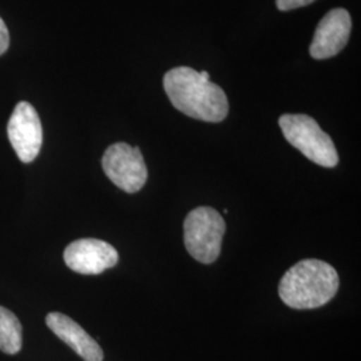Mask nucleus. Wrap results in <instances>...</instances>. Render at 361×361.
I'll list each match as a JSON object with an SVG mask.
<instances>
[{"label": "nucleus", "mask_w": 361, "mask_h": 361, "mask_svg": "<svg viewBox=\"0 0 361 361\" xmlns=\"http://www.w3.org/2000/svg\"><path fill=\"white\" fill-rule=\"evenodd\" d=\"M102 168L109 180L126 193L140 192L147 180V168L140 147L128 143H114L107 147Z\"/></svg>", "instance_id": "5"}, {"label": "nucleus", "mask_w": 361, "mask_h": 361, "mask_svg": "<svg viewBox=\"0 0 361 361\" xmlns=\"http://www.w3.org/2000/svg\"><path fill=\"white\" fill-rule=\"evenodd\" d=\"M164 89L171 104L194 119L217 123L229 113L225 91L210 82L207 71L185 66L171 68L164 77Z\"/></svg>", "instance_id": "1"}, {"label": "nucleus", "mask_w": 361, "mask_h": 361, "mask_svg": "<svg viewBox=\"0 0 361 361\" xmlns=\"http://www.w3.org/2000/svg\"><path fill=\"white\" fill-rule=\"evenodd\" d=\"M279 125L285 140L313 164L323 168H335L338 164L335 143L312 116L284 114L280 116Z\"/></svg>", "instance_id": "3"}, {"label": "nucleus", "mask_w": 361, "mask_h": 361, "mask_svg": "<svg viewBox=\"0 0 361 361\" xmlns=\"http://www.w3.org/2000/svg\"><path fill=\"white\" fill-rule=\"evenodd\" d=\"M350 28L352 20L347 10H331L316 28L310 47V56L314 59H328L337 55L347 46Z\"/></svg>", "instance_id": "8"}, {"label": "nucleus", "mask_w": 361, "mask_h": 361, "mask_svg": "<svg viewBox=\"0 0 361 361\" xmlns=\"http://www.w3.org/2000/svg\"><path fill=\"white\" fill-rule=\"evenodd\" d=\"M338 285L340 279L332 265L310 258L286 271L279 285V295L293 310H316L336 296Z\"/></svg>", "instance_id": "2"}, {"label": "nucleus", "mask_w": 361, "mask_h": 361, "mask_svg": "<svg viewBox=\"0 0 361 361\" xmlns=\"http://www.w3.org/2000/svg\"><path fill=\"white\" fill-rule=\"evenodd\" d=\"M313 1L314 0H276V4H277V8L281 11H290L300 7H305Z\"/></svg>", "instance_id": "11"}, {"label": "nucleus", "mask_w": 361, "mask_h": 361, "mask_svg": "<svg viewBox=\"0 0 361 361\" xmlns=\"http://www.w3.org/2000/svg\"><path fill=\"white\" fill-rule=\"evenodd\" d=\"M22 324L11 310L0 307V350L16 355L22 349Z\"/></svg>", "instance_id": "10"}, {"label": "nucleus", "mask_w": 361, "mask_h": 361, "mask_svg": "<svg viewBox=\"0 0 361 361\" xmlns=\"http://www.w3.org/2000/svg\"><path fill=\"white\" fill-rule=\"evenodd\" d=\"M47 326L85 361H104V350L79 324L59 312L46 317Z\"/></svg>", "instance_id": "9"}, {"label": "nucleus", "mask_w": 361, "mask_h": 361, "mask_svg": "<svg viewBox=\"0 0 361 361\" xmlns=\"http://www.w3.org/2000/svg\"><path fill=\"white\" fill-rule=\"evenodd\" d=\"M10 46V34H8V28L6 26V23L3 22V19L0 18V55H3L7 51Z\"/></svg>", "instance_id": "12"}, {"label": "nucleus", "mask_w": 361, "mask_h": 361, "mask_svg": "<svg viewBox=\"0 0 361 361\" xmlns=\"http://www.w3.org/2000/svg\"><path fill=\"white\" fill-rule=\"evenodd\" d=\"M8 140L18 158L30 164L38 157L43 143V129L37 110L28 102H19L7 126Z\"/></svg>", "instance_id": "6"}, {"label": "nucleus", "mask_w": 361, "mask_h": 361, "mask_svg": "<svg viewBox=\"0 0 361 361\" xmlns=\"http://www.w3.org/2000/svg\"><path fill=\"white\" fill-rule=\"evenodd\" d=\"M226 224L213 207L192 210L183 222V243L189 255L202 264H212L221 253Z\"/></svg>", "instance_id": "4"}, {"label": "nucleus", "mask_w": 361, "mask_h": 361, "mask_svg": "<svg viewBox=\"0 0 361 361\" xmlns=\"http://www.w3.org/2000/svg\"><path fill=\"white\" fill-rule=\"evenodd\" d=\"M66 265L79 274H99L116 267V247L98 238H82L71 243L63 253Z\"/></svg>", "instance_id": "7"}]
</instances>
